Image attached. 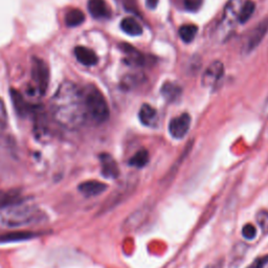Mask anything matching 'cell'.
<instances>
[{"instance_id": "cell-11", "label": "cell", "mask_w": 268, "mask_h": 268, "mask_svg": "<svg viewBox=\"0 0 268 268\" xmlns=\"http://www.w3.org/2000/svg\"><path fill=\"white\" fill-rule=\"evenodd\" d=\"M88 11L95 19H108L111 16V9L105 0H89Z\"/></svg>"}, {"instance_id": "cell-29", "label": "cell", "mask_w": 268, "mask_h": 268, "mask_svg": "<svg viewBox=\"0 0 268 268\" xmlns=\"http://www.w3.org/2000/svg\"><path fill=\"white\" fill-rule=\"evenodd\" d=\"M267 263H268V256L258 258V259L255 260L247 268H263Z\"/></svg>"}, {"instance_id": "cell-3", "label": "cell", "mask_w": 268, "mask_h": 268, "mask_svg": "<svg viewBox=\"0 0 268 268\" xmlns=\"http://www.w3.org/2000/svg\"><path fill=\"white\" fill-rule=\"evenodd\" d=\"M83 97L87 118L96 124L105 123L109 117V107L103 93L95 86L89 85L83 89Z\"/></svg>"}, {"instance_id": "cell-12", "label": "cell", "mask_w": 268, "mask_h": 268, "mask_svg": "<svg viewBox=\"0 0 268 268\" xmlns=\"http://www.w3.org/2000/svg\"><path fill=\"white\" fill-rule=\"evenodd\" d=\"M108 188L107 184L97 180H88L82 182L79 185V191H80L86 197H94L101 195Z\"/></svg>"}, {"instance_id": "cell-10", "label": "cell", "mask_w": 268, "mask_h": 268, "mask_svg": "<svg viewBox=\"0 0 268 268\" xmlns=\"http://www.w3.org/2000/svg\"><path fill=\"white\" fill-rule=\"evenodd\" d=\"M101 171L102 175L109 179H115L120 176V169L114 158L108 153H102L100 155Z\"/></svg>"}, {"instance_id": "cell-5", "label": "cell", "mask_w": 268, "mask_h": 268, "mask_svg": "<svg viewBox=\"0 0 268 268\" xmlns=\"http://www.w3.org/2000/svg\"><path fill=\"white\" fill-rule=\"evenodd\" d=\"M243 3L244 0H231L226 5L222 22L220 23L219 27L222 37L230 33L235 23L238 21V16H239L240 8Z\"/></svg>"}, {"instance_id": "cell-17", "label": "cell", "mask_w": 268, "mask_h": 268, "mask_svg": "<svg viewBox=\"0 0 268 268\" xmlns=\"http://www.w3.org/2000/svg\"><path fill=\"white\" fill-rule=\"evenodd\" d=\"M121 27L123 32L130 36H140L143 33L142 25L131 17L124 18L121 22Z\"/></svg>"}, {"instance_id": "cell-14", "label": "cell", "mask_w": 268, "mask_h": 268, "mask_svg": "<svg viewBox=\"0 0 268 268\" xmlns=\"http://www.w3.org/2000/svg\"><path fill=\"white\" fill-rule=\"evenodd\" d=\"M75 56L77 60L85 66L95 65L98 61V59L92 49L85 46H77L75 48Z\"/></svg>"}, {"instance_id": "cell-4", "label": "cell", "mask_w": 268, "mask_h": 268, "mask_svg": "<svg viewBox=\"0 0 268 268\" xmlns=\"http://www.w3.org/2000/svg\"><path fill=\"white\" fill-rule=\"evenodd\" d=\"M32 79L35 90L40 95H44L49 84V68L40 58H33Z\"/></svg>"}, {"instance_id": "cell-15", "label": "cell", "mask_w": 268, "mask_h": 268, "mask_svg": "<svg viewBox=\"0 0 268 268\" xmlns=\"http://www.w3.org/2000/svg\"><path fill=\"white\" fill-rule=\"evenodd\" d=\"M11 95H12V101H13L14 107L19 115H26L27 113L31 112V109H32L31 105L25 101V98L22 96L20 92L12 89Z\"/></svg>"}, {"instance_id": "cell-23", "label": "cell", "mask_w": 268, "mask_h": 268, "mask_svg": "<svg viewBox=\"0 0 268 268\" xmlns=\"http://www.w3.org/2000/svg\"><path fill=\"white\" fill-rule=\"evenodd\" d=\"M37 234L33 232H18V233H13L4 235L0 238V241L3 242H8V241H20V240H26L31 239V238L35 237Z\"/></svg>"}, {"instance_id": "cell-16", "label": "cell", "mask_w": 268, "mask_h": 268, "mask_svg": "<svg viewBox=\"0 0 268 268\" xmlns=\"http://www.w3.org/2000/svg\"><path fill=\"white\" fill-rule=\"evenodd\" d=\"M138 116H140L141 122L146 125V126H153L156 123V110L155 109L149 104H144L141 107L140 113H138Z\"/></svg>"}, {"instance_id": "cell-18", "label": "cell", "mask_w": 268, "mask_h": 268, "mask_svg": "<svg viewBox=\"0 0 268 268\" xmlns=\"http://www.w3.org/2000/svg\"><path fill=\"white\" fill-rule=\"evenodd\" d=\"M85 20L84 13L79 8L68 9L65 15V22L69 27H75L82 24Z\"/></svg>"}, {"instance_id": "cell-22", "label": "cell", "mask_w": 268, "mask_h": 268, "mask_svg": "<svg viewBox=\"0 0 268 268\" xmlns=\"http://www.w3.org/2000/svg\"><path fill=\"white\" fill-rule=\"evenodd\" d=\"M149 163V153L145 149L136 152L129 161V165L134 168H144Z\"/></svg>"}, {"instance_id": "cell-7", "label": "cell", "mask_w": 268, "mask_h": 268, "mask_svg": "<svg viewBox=\"0 0 268 268\" xmlns=\"http://www.w3.org/2000/svg\"><path fill=\"white\" fill-rule=\"evenodd\" d=\"M224 74V66L220 61L212 62L202 76V85L204 87H215L217 83L221 80Z\"/></svg>"}, {"instance_id": "cell-6", "label": "cell", "mask_w": 268, "mask_h": 268, "mask_svg": "<svg viewBox=\"0 0 268 268\" xmlns=\"http://www.w3.org/2000/svg\"><path fill=\"white\" fill-rule=\"evenodd\" d=\"M190 126L191 116L187 113H183L172 118L170 124H169V132H170V134L174 138H176V140H180V138L186 135Z\"/></svg>"}, {"instance_id": "cell-28", "label": "cell", "mask_w": 268, "mask_h": 268, "mask_svg": "<svg viewBox=\"0 0 268 268\" xmlns=\"http://www.w3.org/2000/svg\"><path fill=\"white\" fill-rule=\"evenodd\" d=\"M123 7L128 12L136 13L137 12V4L136 0H120Z\"/></svg>"}, {"instance_id": "cell-31", "label": "cell", "mask_w": 268, "mask_h": 268, "mask_svg": "<svg viewBox=\"0 0 268 268\" xmlns=\"http://www.w3.org/2000/svg\"><path fill=\"white\" fill-rule=\"evenodd\" d=\"M207 268H220V267H218V266H213V267H207Z\"/></svg>"}, {"instance_id": "cell-2", "label": "cell", "mask_w": 268, "mask_h": 268, "mask_svg": "<svg viewBox=\"0 0 268 268\" xmlns=\"http://www.w3.org/2000/svg\"><path fill=\"white\" fill-rule=\"evenodd\" d=\"M45 215L35 205L17 201L0 207V230H13L40 223Z\"/></svg>"}, {"instance_id": "cell-19", "label": "cell", "mask_w": 268, "mask_h": 268, "mask_svg": "<svg viewBox=\"0 0 268 268\" xmlns=\"http://www.w3.org/2000/svg\"><path fill=\"white\" fill-rule=\"evenodd\" d=\"M180 93H181L180 87L174 83L167 82L162 87V94L169 102H174L176 98L180 95Z\"/></svg>"}, {"instance_id": "cell-13", "label": "cell", "mask_w": 268, "mask_h": 268, "mask_svg": "<svg viewBox=\"0 0 268 268\" xmlns=\"http://www.w3.org/2000/svg\"><path fill=\"white\" fill-rule=\"evenodd\" d=\"M121 49L125 54V62L133 66H142L145 63V58L141 52H138L132 45L123 43Z\"/></svg>"}, {"instance_id": "cell-24", "label": "cell", "mask_w": 268, "mask_h": 268, "mask_svg": "<svg viewBox=\"0 0 268 268\" xmlns=\"http://www.w3.org/2000/svg\"><path fill=\"white\" fill-rule=\"evenodd\" d=\"M257 222L261 227V231L264 235H268V212L260 211L257 214Z\"/></svg>"}, {"instance_id": "cell-27", "label": "cell", "mask_w": 268, "mask_h": 268, "mask_svg": "<svg viewBox=\"0 0 268 268\" xmlns=\"http://www.w3.org/2000/svg\"><path fill=\"white\" fill-rule=\"evenodd\" d=\"M203 0H184V6L190 12H196L202 6Z\"/></svg>"}, {"instance_id": "cell-1", "label": "cell", "mask_w": 268, "mask_h": 268, "mask_svg": "<svg viewBox=\"0 0 268 268\" xmlns=\"http://www.w3.org/2000/svg\"><path fill=\"white\" fill-rule=\"evenodd\" d=\"M51 112L54 120L65 129L75 130L86 121L83 89L71 81L58 87L51 101Z\"/></svg>"}, {"instance_id": "cell-30", "label": "cell", "mask_w": 268, "mask_h": 268, "mask_svg": "<svg viewBox=\"0 0 268 268\" xmlns=\"http://www.w3.org/2000/svg\"><path fill=\"white\" fill-rule=\"evenodd\" d=\"M146 3L150 8H155L158 3V0H146Z\"/></svg>"}, {"instance_id": "cell-20", "label": "cell", "mask_w": 268, "mask_h": 268, "mask_svg": "<svg viewBox=\"0 0 268 268\" xmlns=\"http://www.w3.org/2000/svg\"><path fill=\"white\" fill-rule=\"evenodd\" d=\"M198 32V27L195 24H184L179 27V37L181 40L185 43L192 42L194 40V38Z\"/></svg>"}, {"instance_id": "cell-25", "label": "cell", "mask_w": 268, "mask_h": 268, "mask_svg": "<svg viewBox=\"0 0 268 268\" xmlns=\"http://www.w3.org/2000/svg\"><path fill=\"white\" fill-rule=\"evenodd\" d=\"M7 125V113L4 102L2 101V98L0 97V134H1L6 128Z\"/></svg>"}, {"instance_id": "cell-26", "label": "cell", "mask_w": 268, "mask_h": 268, "mask_svg": "<svg viewBox=\"0 0 268 268\" xmlns=\"http://www.w3.org/2000/svg\"><path fill=\"white\" fill-rule=\"evenodd\" d=\"M242 235H243V237L245 238V239H247V240L255 239L256 236H257L256 227L251 223L245 224L243 226V228H242Z\"/></svg>"}, {"instance_id": "cell-8", "label": "cell", "mask_w": 268, "mask_h": 268, "mask_svg": "<svg viewBox=\"0 0 268 268\" xmlns=\"http://www.w3.org/2000/svg\"><path fill=\"white\" fill-rule=\"evenodd\" d=\"M267 32H268V18L262 20L253 29V32L248 35V38L246 39V42L244 45L245 52L250 53L259 45V43L263 40V38L265 37Z\"/></svg>"}, {"instance_id": "cell-21", "label": "cell", "mask_w": 268, "mask_h": 268, "mask_svg": "<svg viewBox=\"0 0 268 268\" xmlns=\"http://www.w3.org/2000/svg\"><path fill=\"white\" fill-rule=\"evenodd\" d=\"M256 4L254 3V1H252V0H245L240 8L239 16H238V21L240 23H245L248 19L253 16Z\"/></svg>"}, {"instance_id": "cell-9", "label": "cell", "mask_w": 268, "mask_h": 268, "mask_svg": "<svg viewBox=\"0 0 268 268\" xmlns=\"http://www.w3.org/2000/svg\"><path fill=\"white\" fill-rule=\"evenodd\" d=\"M150 206L148 204H145L137 208L130 216H129L126 221L124 222L123 226L125 231H134L137 227H140L145 220L148 218L149 214H150Z\"/></svg>"}]
</instances>
